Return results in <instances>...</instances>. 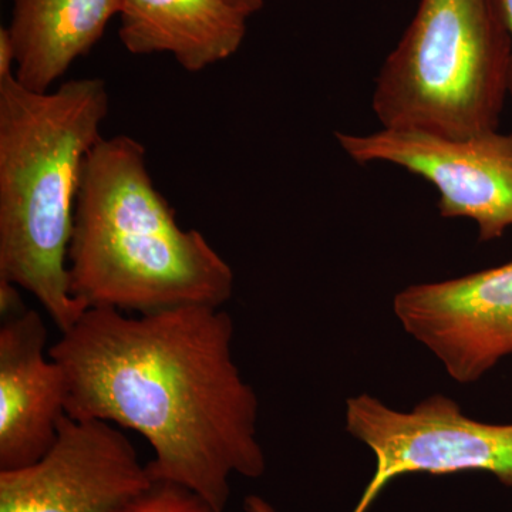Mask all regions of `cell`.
I'll list each match as a JSON object with an SVG mask.
<instances>
[{"label": "cell", "mask_w": 512, "mask_h": 512, "mask_svg": "<svg viewBox=\"0 0 512 512\" xmlns=\"http://www.w3.org/2000/svg\"><path fill=\"white\" fill-rule=\"evenodd\" d=\"M336 140L356 163L397 165L434 185L441 217L476 222L481 242L512 228V133L453 138L382 128L370 134L338 131Z\"/></svg>", "instance_id": "obj_6"}, {"label": "cell", "mask_w": 512, "mask_h": 512, "mask_svg": "<svg viewBox=\"0 0 512 512\" xmlns=\"http://www.w3.org/2000/svg\"><path fill=\"white\" fill-rule=\"evenodd\" d=\"M234 332L229 313L212 306L87 309L49 349L66 377L67 416L136 431L154 451L151 480L224 512L231 477L266 468L258 396L234 362Z\"/></svg>", "instance_id": "obj_1"}, {"label": "cell", "mask_w": 512, "mask_h": 512, "mask_svg": "<svg viewBox=\"0 0 512 512\" xmlns=\"http://www.w3.org/2000/svg\"><path fill=\"white\" fill-rule=\"evenodd\" d=\"M45 320L33 309L0 326V471L32 466L55 446L66 413L62 367L46 355Z\"/></svg>", "instance_id": "obj_9"}, {"label": "cell", "mask_w": 512, "mask_h": 512, "mask_svg": "<svg viewBox=\"0 0 512 512\" xmlns=\"http://www.w3.org/2000/svg\"><path fill=\"white\" fill-rule=\"evenodd\" d=\"M512 59L497 0H420L376 77L383 128L463 138L500 128Z\"/></svg>", "instance_id": "obj_4"}, {"label": "cell", "mask_w": 512, "mask_h": 512, "mask_svg": "<svg viewBox=\"0 0 512 512\" xmlns=\"http://www.w3.org/2000/svg\"><path fill=\"white\" fill-rule=\"evenodd\" d=\"M18 288V285L0 279V315L2 318L25 311V302H23Z\"/></svg>", "instance_id": "obj_13"}, {"label": "cell", "mask_w": 512, "mask_h": 512, "mask_svg": "<svg viewBox=\"0 0 512 512\" xmlns=\"http://www.w3.org/2000/svg\"><path fill=\"white\" fill-rule=\"evenodd\" d=\"M119 16L127 52L170 53L191 73L234 56L249 18L228 0H123Z\"/></svg>", "instance_id": "obj_10"}, {"label": "cell", "mask_w": 512, "mask_h": 512, "mask_svg": "<svg viewBox=\"0 0 512 512\" xmlns=\"http://www.w3.org/2000/svg\"><path fill=\"white\" fill-rule=\"evenodd\" d=\"M121 5L123 0H13L8 29L16 80L32 92H50L100 42Z\"/></svg>", "instance_id": "obj_11"}, {"label": "cell", "mask_w": 512, "mask_h": 512, "mask_svg": "<svg viewBox=\"0 0 512 512\" xmlns=\"http://www.w3.org/2000/svg\"><path fill=\"white\" fill-rule=\"evenodd\" d=\"M67 268L87 309L137 315L222 308L235 286L207 238L180 227L148 173L146 147L126 134L101 137L84 161Z\"/></svg>", "instance_id": "obj_2"}, {"label": "cell", "mask_w": 512, "mask_h": 512, "mask_svg": "<svg viewBox=\"0 0 512 512\" xmlns=\"http://www.w3.org/2000/svg\"><path fill=\"white\" fill-rule=\"evenodd\" d=\"M346 429L376 457V473L353 512H366L393 478L487 471L512 487V424L470 419L436 394L399 412L369 394L346 402Z\"/></svg>", "instance_id": "obj_5"}, {"label": "cell", "mask_w": 512, "mask_h": 512, "mask_svg": "<svg viewBox=\"0 0 512 512\" xmlns=\"http://www.w3.org/2000/svg\"><path fill=\"white\" fill-rule=\"evenodd\" d=\"M393 309L404 330L443 363L451 379L477 382L512 355V261L407 286L394 296Z\"/></svg>", "instance_id": "obj_8"}, {"label": "cell", "mask_w": 512, "mask_h": 512, "mask_svg": "<svg viewBox=\"0 0 512 512\" xmlns=\"http://www.w3.org/2000/svg\"><path fill=\"white\" fill-rule=\"evenodd\" d=\"M109 109L97 77L46 93L0 79V279L32 293L60 333L87 311L70 292L67 256L84 161Z\"/></svg>", "instance_id": "obj_3"}, {"label": "cell", "mask_w": 512, "mask_h": 512, "mask_svg": "<svg viewBox=\"0 0 512 512\" xmlns=\"http://www.w3.org/2000/svg\"><path fill=\"white\" fill-rule=\"evenodd\" d=\"M497 2L498 6H500L501 15H503L505 26H507L508 33H510L512 42V0H497ZM508 97H511L512 100V59L510 70V82H508Z\"/></svg>", "instance_id": "obj_15"}, {"label": "cell", "mask_w": 512, "mask_h": 512, "mask_svg": "<svg viewBox=\"0 0 512 512\" xmlns=\"http://www.w3.org/2000/svg\"><path fill=\"white\" fill-rule=\"evenodd\" d=\"M151 484L117 426L66 416L45 457L0 471V512H120Z\"/></svg>", "instance_id": "obj_7"}, {"label": "cell", "mask_w": 512, "mask_h": 512, "mask_svg": "<svg viewBox=\"0 0 512 512\" xmlns=\"http://www.w3.org/2000/svg\"><path fill=\"white\" fill-rule=\"evenodd\" d=\"M120 512H217L200 495L181 485L153 481Z\"/></svg>", "instance_id": "obj_12"}, {"label": "cell", "mask_w": 512, "mask_h": 512, "mask_svg": "<svg viewBox=\"0 0 512 512\" xmlns=\"http://www.w3.org/2000/svg\"><path fill=\"white\" fill-rule=\"evenodd\" d=\"M228 2L234 5L235 8L247 13L248 16H252L264 8V0H228Z\"/></svg>", "instance_id": "obj_16"}, {"label": "cell", "mask_w": 512, "mask_h": 512, "mask_svg": "<svg viewBox=\"0 0 512 512\" xmlns=\"http://www.w3.org/2000/svg\"><path fill=\"white\" fill-rule=\"evenodd\" d=\"M13 64H16L15 46L8 28L0 29V79L12 76Z\"/></svg>", "instance_id": "obj_14"}]
</instances>
